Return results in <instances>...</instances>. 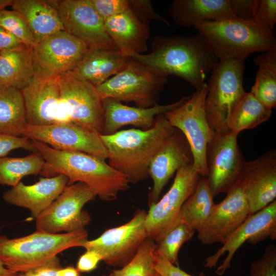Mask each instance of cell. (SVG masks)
Masks as SVG:
<instances>
[{"label":"cell","mask_w":276,"mask_h":276,"mask_svg":"<svg viewBox=\"0 0 276 276\" xmlns=\"http://www.w3.org/2000/svg\"><path fill=\"white\" fill-rule=\"evenodd\" d=\"M102 276H113L112 273L109 274L108 275H103Z\"/></svg>","instance_id":"f5cc1de1"},{"label":"cell","mask_w":276,"mask_h":276,"mask_svg":"<svg viewBox=\"0 0 276 276\" xmlns=\"http://www.w3.org/2000/svg\"><path fill=\"white\" fill-rule=\"evenodd\" d=\"M167 82V77L130 58L122 71L95 87L102 100L131 102L137 107L148 108L158 104Z\"/></svg>","instance_id":"52a82bcc"},{"label":"cell","mask_w":276,"mask_h":276,"mask_svg":"<svg viewBox=\"0 0 276 276\" xmlns=\"http://www.w3.org/2000/svg\"><path fill=\"white\" fill-rule=\"evenodd\" d=\"M254 61L258 69L250 92L262 104L272 109L276 106V48L256 56Z\"/></svg>","instance_id":"4dcf8cb0"},{"label":"cell","mask_w":276,"mask_h":276,"mask_svg":"<svg viewBox=\"0 0 276 276\" xmlns=\"http://www.w3.org/2000/svg\"><path fill=\"white\" fill-rule=\"evenodd\" d=\"M68 183L63 174L42 177L31 185L20 181L3 194L9 204L28 209L35 218L46 209L63 192Z\"/></svg>","instance_id":"603a6c76"},{"label":"cell","mask_w":276,"mask_h":276,"mask_svg":"<svg viewBox=\"0 0 276 276\" xmlns=\"http://www.w3.org/2000/svg\"><path fill=\"white\" fill-rule=\"evenodd\" d=\"M234 15L247 19L254 17L256 0H229Z\"/></svg>","instance_id":"7bdbcfd3"},{"label":"cell","mask_w":276,"mask_h":276,"mask_svg":"<svg viewBox=\"0 0 276 276\" xmlns=\"http://www.w3.org/2000/svg\"><path fill=\"white\" fill-rule=\"evenodd\" d=\"M4 87H5V86L3 85V84L0 81V90L1 89L3 88Z\"/></svg>","instance_id":"816d5d0a"},{"label":"cell","mask_w":276,"mask_h":276,"mask_svg":"<svg viewBox=\"0 0 276 276\" xmlns=\"http://www.w3.org/2000/svg\"><path fill=\"white\" fill-rule=\"evenodd\" d=\"M0 26L26 46L32 48L35 45L34 37L27 24L17 12L6 9L0 11Z\"/></svg>","instance_id":"d590c367"},{"label":"cell","mask_w":276,"mask_h":276,"mask_svg":"<svg viewBox=\"0 0 276 276\" xmlns=\"http://www.w3.org/2000/svg\"><path fill=\"white\" fill-rule=\"evenodd\" d=\"M155 269L159 276H193L189 274L156 254L155 251ZM198 276H205L202 272Z\"/></svg>","instance_id":"b9f144b4"},{"label":"cell","mask_w":276,"mask_h":276,"mask_svg":"<svg viewBox=\"0 0 276 276\" xmlns=\"http://www.w3.org/2000/svg\"><path fill=\"white\" fill-rule=\"evenodd\" d=\"M237 136L231 131L215 133L208 145L206 177L214 197L226 193L239 181L245 161Z\"/></svg>","instance_id":"4fadbf2b"},{"label":"cell","mask_w":276,"mask_h":276,"mask_svg":"<svg viewBox=\"0 0 276 276\" xmlns=\"http://www.w3.org/2000/svg\"><path fill=\"white\" fill-rule=\"evenodd\" d=\"M200 176L193 163L181 167L168 191L149 206L145 225L148 237L156 244L176 225L180 209L193 193Z\"/></svg>","instance_id":"8fae6325"},{"label":"cell","mask_w":276,"mask_h":276,"mask_svg":"<svg viewBox=\"0 0 276 276\" xmlns=\"http://www.w3.org/2000/svg\"><path fill=\"white\" fill-rule=\"evenodd\" d=\"M26 46L11 33L0 26V52Z\"/></svg>","instance_id":"bcb514c9"},{"label":"cell","mask_w":276,"mask_h":276,"mask_svg":"<svg viewBox=\"0 0 276 276\" xmlns=\"http://www.w3.org/2000/svg\"><path fill=\"white\" fill-rule=\"evenodd\" d=\"M157 276H159V274L157 273Z\"/></svg>","instance_id":"db71d44e"},{"label":"cell","mask_w":276,"mask_h":276,"mask_svg":"<svg viewBox=\"0 0 276 276\" xmlns=\"http://www.w3.org/2000/svg\"><path fill=\"white\" fill-rule=\"evenodd\" d=\"M129 57L167 78L178 77L196 90L204 85L206 75L219 61L199 33L192 36L157 35L151 52L132 54Z\"/></svg>","instance_id":"6da1fadb"},{"label":"cell","mask_w":276,"mask_h":276,"mask_svg":"<svg viewBox=\"0 0 276 276\" xmlns=\"http://www.w3.org/2000/svg\"><path fill=\"white\" fill-rule=\"evenodd\" d=\"M58 276H80L79 271L73 266L61 268L58 271Z\"/></svg>","instance_id":"7dc6e473"},{"label":"cell","mask_w":276,"mask_h":276,"mask_svg":"<svg viewBox=\"0 0 276 276\" xmlns=\"http://www.w3.org/2000/svg\"><path fill=\"white\" fill-rule=\"evenodd\" d=\"M20 91L28 124L46 126L72 122L60 96L59 78H34Z\"/></svg>","instance_id":"ac0fdd59"},{"label":"cell","mask_w":276,"mask_h":276,"mask_svg":"<svg viewBox=\"0 0 276 276\" xmlns=\"http://www.w3.org/2000/svg\"><path fill=\"white\" fill-rule=\"evenodd\" d=\"M15 276H26L24 273H17Z\"/></svg>","instance_id":"f907efd6"},{"label":"cell","mask_w":276,"mask_h":276,"mask_svg":"<svg viewBox=\"0 0 276 276\" xmlns=\"http://www.w3.org/2000/svg\"><path fill=\"white\" fill-rule=\"evenodd\" d=\"M168 12L175 23L182 27L235 16L229 0H174L170 4Z\"/></svg>","instance_id":"4316f807"},{"label":"cell","mask_w":276,"mask_h":276,"mask_svg":"<svg viewBox=\"0 0 276 276\" xmlns=\"http://www.w3.org/2000/svg\"><path fill=\"white\" fill-rule=\"evenodd\" d=\"M245 61L220 59L211 71L204 108L209 124L217 134L229 131V119L245 94L243 87Z\"/></svg>","instance_id":"8992f818"},{"label":"cell","mask_w":276,"mask_h":276,"mask_svg":"<svg viewBox=\"0 0 276 276\" xmlns=\"http://www.w3.org/2000/svg\"><path fill=\"white\" fill-rule=\"evenodd\" d=\"M239 183L246 199L249 214L260 211L275 200V150L245 162Z\"/></svg>","instance_id":"ffe728a7"},{"label":"cell","mask_w":276,"mask_h":276,"mask_svg":"<svg viewBox=\"0 0 276 276\" xmlns=\"http://www.w3.org/2000/svg\"><path fill=\"white\" fill-rule=\"evenodd\" d=\"M99 16L104 20L129 8L128 0H89Z\"/></svg>","instance_id":"ab89813d"},{"label":"cell","mask_w":276,"mask_h":276,"mask_svg":"<svg viewBox=\"0 0 276 276\" xmlns=\"http://www.w3.org/2000/svg\"><path fill=\"white\" fill-rule=\"evenodd\" d=\"M19 148L33 153L38 152L31 140L25 136L0 134V157H5L11 151Z\"/></svg>","instance_id":"60d3db41"},{"label":"cell","mask_w":276,"mask_h":276,"mask_svg":"<svg viewBox=\"0 0 276 276\" xmlns=\"http://www.w3.org/2000/svg\"><path fill=\"white\" fill-rule=\"evenodd\" d=\"M17 273L7 268L0 259V276H15Z\"/></svg>","instance_id":"c3c4849f"},{"label":"cell","mask_w":276,"mask_h":276,"mask_svg":"<svg viewBox=\"0 0 276 276\" xmlns=\"http://www.w3.org/2000/svg\"><path fill=\"white\" fill-rule=\"evenodd\" d=\"M89 50L64 30L55 33L32 48L35 78H60L71 72Z\"/></svg>","instance_id":"30bf717a"},{"label":"cell","mask_w":276,"mask_h":276,"mask_svg":"<svg viewBox=\"0 0 276 276\" xmlns=\"http://www.w3.org/2000/svg\"><path fill=\"white\" fill-rule=\"evenodd\" d=\"M32 48L23 46L0 52V81L21 90L34 78Z\"/></svg>","instance_id":"83f0119b"},{"label":"cell","mask_w":276,"mask_h":276,"mask_svg":"<svg viewBox=\"0 0 276 276\" xmlns=\"http://www.w3.org/2000/svg\"><path fill=\"white\" fill-rule=\"evenodd\" d=\"M60 96L72 122L101 134L104 122L102 99L95 86L69 74L59 78Z\"/></svg>","instance_id":"e0dca14e"},{"label":"cell","mask_w":276,"mask_h":276,"mask_svg":"<svg viewBox=\"0 0 276 276\" xmlns=\"http://www.w3.org/2000/svg\"><path fill=\"white\" fill-rule=\"evenodd\" d=\"M101 260L100 256L96 252L86 250L79 258L77 263V269L80 272L91 271L97 267Z\"/></svg>","instance_id":"ee69618b"},{"label":"cell","mask_w":276,"mask_h":276,"mask_svg":"<svg viewBox=\"0 0 276 276\" xmlns=\"http://www.w3.org/2000/svg\"><path fill=\"white\" fill-rule=\"evenodd\" d=\"M249 276H276V246L268 244L262 256L251 262Z\"/></svg>","instance_id":"8d00e7d4"},{"label":"cell","mask_w":276,"mask_h":276,"mask_svg":"<svg viewBox=\"0 0 276 276\" xmlns=\"http://www.w3.org/2000/svg\"><path fill=\"white\" fill-rule=\"evenodd\" d=\"M253 18L272 30L276 24V0H256Z\"/></svg>","instance_id":"f35d334b"},{"label":"cell","mask_w":276,"mask_h":276,"mask_svg":"<svg viewBox=\"0 0 276 276\" xmlns=\"http://www.w3.org/2000/svg\"><path fill=\"white\" fill-rule=\"evenodd\" d=\"M195 231L185 222L175 225L156 244V252L170 263L178 266V254L182 244L190 241Z\"/></svg>","instance_id":"e575fe53"},{"label":"cell","mask_w":276,"mask_h":276,"mask_svg":"<svg viewBox=\"0 0 276 276\" xmlns=\"http://www.w3.org/2000/svg\"><path fill=\"white\" fill-rule=\"evenodd\" d=\"M190 96H185L174 103L156 105L148 108L129 106L112 99H103L104 122L101 134L109 135L126 126H133L146 130L154 124L156 117L174 109L186 102Z\"/></svg>","instance_id":"7402d4cb"},{"label":"cell","mask_w":276,"mask_h":276,"mask_svg":"<svg viewBox=\"0 0 276 276\" xmlns=\"http://www.w3.org/2000/svg\"><path fill=\"white\" fill-rule=\"evenodd\" d=\"M129 59L118 50L89 49L68 74L97 86L122 71Z\"/></svg>","instance_id":"d4e9b609"},{"label":"cell","mask_w":276,"mask_h":276,"mask_svg":"<svg viewBox=\"0 0 276 276\" xmlns=\"http://www.w3.org/2000/svg\"><path fill=\"white\" fill-rule=\"evenodd\" d=\"M272 109L259 102L250 93H245L234 110L228 122V129L235 134L252 129L267 121Z\"/></svg>","instance_id":"1f68e13d"},{"label":"cell","mask_w":276,"mask_h":276,"mask_svg":"<svg viewBox=\"0 0 276 276\" xmlns=\"http://www.w3.org/2000/svg\"><path fill=\"white\" fill-rule=\"evenodd\" d=\"M194 27L219 60L245 61L253 53L276 48L272 30L254 18L227 17L201 21Z\"/></svg>","instance_id":"277c9868"},{"label":"cell","mask_w":276,"mask_h":276,"mask_svg":"<svg viewBox=\"0 0 276 276\" xmlns=\"http://www.w3.org/2000/svg\"><path fill=\"white\" fill-rule=\"evenodd\" d=\"M13 0H0V11L8 6H11Z\"/></svg>","instance_id":"681fc988"},{"label":"cell","mask_w":276,"mask_h":276,"mask_svg":"<svg viewBox=\"0 0 276 276\" xmlns=\"http://www.w3.org/2000/svg\"><path fill=\"white\" fill-rule=\"evenodd\" d=\"M87 240L85 229L58 234L36 230L14 239L0 235V259L8 269L25 273L49 263L65 250L82 247Z\"/></svg>","instance_id":"5b68a950"},{"label":"cell","mask_w":276,"mask_h":276,"mask_svg":"<svg viewBox=\"0 0 276 276\" xmlns=\"http://www.w3.org/2000/svg\"><path fill=\"white\" fill-rule=\"evenodd\" d=\"M64 31L83 41L89 50L117 51L108 34L105 21L89 0L54 1Z\"/></svg>","instance_id":"5bb4252c"},{"label":"cell","mask_w":276,"mask_h":276,"mask_svg":"<svg viewBox=\"0 0 276 276\" xmlns=\"http://www.w3.org/2000/svg\"><path fill=\"white\" fill-rule=\"evenodd\" d=\"M106 30L119 51L129 57L148 51L149 25L142 22L129 7L105 21Z\"/></svg>","instance_id":"cb8c5ba5"},{"label":"cell","mask_w":276,"mask_h":276,"mask_svg":"<svg viewBox=\"0 0 276 276\" xmlns=\"http://www.w3.org/2000/svg\"><path fill=\"white\" fill-rule=\"evenodd\" d=\"M11 7L25 20L35 44L55 33L64 30L54 1L13 0Z\"/></svg>","instance_id":"484cf974"},{"label":"cell","mask_w":276,"mask_h":276,"mask_svg":"<svg viewBox=\"0 0 276 276\" xmlns=\"http://www.w3.org/2000/svg\"><path fill=\"white\" fill-rule=\"evenodd\" d=\"M146 214L145 210L137 211L127 223L105 231L95 239L88 240L82 247L97 253L110 266H124L148 238Z\"/></svg>","instance_id":"7c38bea8"},{"label":"cell","mask_w":276,"mask_h":276,"mask_svg":"<svg viewBox=\"0 0 276 276\" xmlns=\"http://www.w3.org/2000/svg\"><path fill=\"white\" fill-rule=\"evenodd\" d=\"M193 163V155L188 141L178 130L165 141L151 159L148 175L153 181L149 194V206L159 200L165 186L181 167Z\"/></svg>","instance_id":"44dd1931"},{"label":"cell","mask_w":276,"mask_h":276,"mask_svg":"<svg viewBox=\"0 0 276 276\" xmlns=\"http://www.w3.org/2000/svg\"><path fill=\"white\" fill-rule=\"evenodd\" d=\"M22 136L42 142L55 149L80 151L107 159L100 134L72 122L46 126L27 124Z\"/></svg>","instance_id":"9a60e30c"},{"label":"cell","mask_w":276,"mask_h":276,"mask_svg":"<svg viewBox=\"0 0 276 276\" xmlns=\"http://www.w3.org/2000/svg\"><path fill=\"white\" fill-rule=\"evenodd\" d=\"M267 238L276 239V200L249 214L222 247L205 259L203 266L209 268L215 267L220 258L227 253L215 271L216 274L222 275L229 268L235 252L245 242L255 245Z\"/></svg>","instance_id":"2e32d148"},{"label":"cell","mask_w":276,"mask_h":276,"mask_svg":"<svg viewBox=\"0 0 276 276\" xmlns=\"http://www.w3.org/2000/svg\"><path fill=\"white\" fill-rule=\"evenodd\" d=\"M175 129L162 114L150 129L122 130L109 135L100 134V137L107 152L108 164L134 184L147 179L151 159Z\"/></svg>","instance_id":"3957f363"},{"label":"cell","mask_w":276,"mask_h":276,"mask_svg":"<svg viewBox=\"0 0 276 276\" xmlns=\"http://www.w3.org/2000/svg\"><path fill=\"white\" fill-rule=\"evenodd\" d=\"M96 196L91 188L83 182L67 185L59 196L35 218L36 230L58 234L85 229L91 218L82 208Z\"/></svg>","instance_id":"9c48e42d"},{"label":"cell","mask_w":276,"mask_h":276,"mask_svg":"<svg viewBox=\"0 0 276 276\" xmlns=\"http://www.w3.org/2000/svg\"><path fill=\"white\" fill-rule=\"evenodd\" d=\"M33 145L45 161L41 174L48 177L63 174L67 185L81 182L87 185L103 201H112L129 188L124 174L111 167L105 159L83 152L59 150L35 140Z\"/></svg>","instance_id":"7a4b0ae2"},{"label":"cell","mask_w":276,"mask_h":276,"mask_svg":"<svg viewBox=\"0 0 276 276\" xmlns=\"http://www.w3.org/2000/svg\"><path fill=\"white\" fill-rule=\"evenodd\" d=\"M214 197L206 177L200 176L193 193L180 209L177 224L185 222L198 231L210 215L216 204Z\"/></svg>","instance_id":"f1b7e54d"},{"label":"cell","mask_w":276,"mask_h":276,"mask_svg":"<svg viewBox=\"0 0 276 276\" xmlns=\"http://www.w3.org/2000/svg\"><path fill=\"white\" fill-rule=\"evenodd\" d=\"M21 91L12 87L0 90V134L22 136L27 124Z\"/></svg>","instance_id":"f546056e"},{"label":"cell","mask_w":276,"mask_h":276,"mask_svg":"<svg viewBox=\"0 0 276 276\" xmlns=\"http://www.w3.org/2000/svg\"><path fill=\"white\" fill-rule=\"evenodd\" d=\"M44 165L38 152L22 157H0V184L14 187L24 177L41 173Z\"/></svg>","instance_id":"d6a6232c"},{"label":"cell","mask_w":276,"mask_h":276,"mask_svg":"<svg viewBox=\"0 0 276 276\" xmlns=\"http://www.w3.org/2000/svg\"><path fill=\"white\" fill-rule=\"evenodd\" d=\"M61 268L59 260L56 257L49 263L24 273L26 276H58Z\"/></svg>","instance_id":"f6af8a7d"},{"label":"cell","mask_w":276,"mask_h":276,"mask_svg":"<svg viewBox=\"0 0 276 276\" xmlns=\"http://www.w3.org/2000/svg\"><path fill=\"white\" fill-rule=\"evenodd\" d=\"M129 7L137 18L147 25L152 21L163 22L167 26H170L169 22L156 13L149 0H128Z\"/></svg>","instance_id":"74e56055"},{"label":"cell","mask_w":276,"mask_h":276,"mask_svg":"<svg viewBox=\"0 0 276 276\" xmlns=\"http://www.w3.org/2000/svg\"><path fill=\"white\" fill-rule=\"evenodd\" d=\"M206 94L207 85L205 83L183 104L164 114L170 125L185 136L193 155L194 167L201 176L205 177L207 175L206 148L215 134L205 114Z\"/></svg>","instance_id":"ba28073f"},{"label":"cell","mask_w":276,"mask_h":276,"mask_svg":"<svg viewBox=\"0 0 276 276\" xmlns=\"http://www.w3.org/2000/svg\"><path fill=\"white\" fill-rule=\"evenodd\" d=\"M215 204L210 215L197 231V237L204 245L224 244L249 215L248 204L239 182Z\"/></svg>","instance_id":"d6986e66"},{"label":"cell","mask_w":276,"mask_h":276,"mask_svg":"<svg viewBox=\"0 0 276 276\" xmlns=\"http://www.w3.org/2000/svg\"><path fill=\"white\" fill-rule=\"evenodd\" d=\"M156 243L147 238L135 255L119 270L112 271L113 276H157L155 269Z\"/></svg>","instance_id":"836d02e7"}]
</instances>
